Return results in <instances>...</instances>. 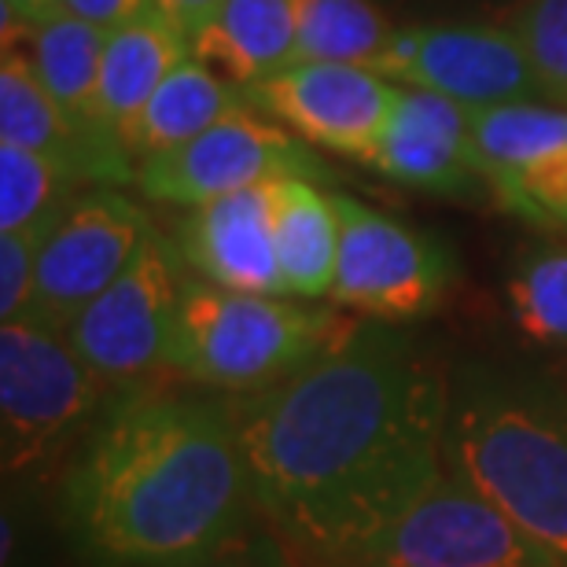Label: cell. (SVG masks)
<instances>
[{"label":"cell","mask_w":567,"mask_h":567,"mask_svg":"<svg viewBox=\"0 0 567 567\" xmlns=\"http://www.w3.org/2000/svg\"><path fill=\"white\" fill-rule=\"evenodd\" d=\"M240 107H247L244 89L229 85L207 63L188 55L155 89L152 100L141 107V115L133 118V126L126 130V147L137 163H144L152 155L174 152V147L196 141L214 122H221L225 115H233Z\"/></svg>","instance_id":"21"},{"label":"cell","mask_w":567,"mask_h":567,"mask_svg":"<svg viewBox=\"0 0 567 567\" xmlns=\"http://www.w3.org/2000/svg\"><path fill=\"white\" fill-rule=\"evenodd\" d=\"M450 383L416 336L354 324L274 391L229 399L255 508L295 553L350 560L446 472Z\"/></svg>","instance_id":"1"},{"label":"cell","mask_w":567,"mask_h":567,"mask_svg":"<svg viewBox=\"0 0 567 567\" xmlns=\"http://www.w3.org/2000/svg\"><path fill=\"white\" fill-rule=\"evenodd\" d=\"M107 383L60 328L33 317L0 324V464L22 475L100 410Z\"/></svg>","instance_id":"5"},{"label":"cell","mask_w":567,"mask_h":567,"mask_svg":"<svg viewBox=\"0 0 567 567\" xmlns=\"http://www.w3.org/2000/svg\"><path fill=\"white\" fill-rule=\"evenodd\" d=\"M188 269L169 236L152 233L104 295L66 324V339L111 391L130 394L166 369L169 332Z\"/></svg>","instance_id":"6"},{"label":"cell","mask_w":567,"mask_h":567,"mask_svg":"<svg viewBox=\"0 0 567 567\" xmlns=\"http://www.w3.org/2000/svg\"><path fill=\"white\" fill-rule=\"evenodd\" d=\"M332 196L343 236L328 299L369 321L399 324L427 317L453 284L450 247L347 192Z\"/></svg>","instance_id":"7"},{"label":"cell","mask_w":567,"mask_h":567,"mask_svg":"<svg viewBox=\"0 0 567 567\" xmlns=\"http://www.w3.org/2000/svg\"><path fill=\"white\" fill-rule=\"evenodd\" d=\"M85 181L60 158L0 144V233H22L55 221Z\"/></svg>","instance_id":"23"},{"label":"cell","mask_w":567,"mask_h":567,"mask_svg":"<svg viewBox=\"0 0 567 567\" xmlns=\"http://www.w3.org/2000/svg\"><path fill=\"white\" fill-rule=\"evenodd\" d=\"M188 55L192 38L158 0H147L107 30L104 63H100V115L122 144L141 107Z\"/></svg>","instance_id":"17"},{"label":"cell","mask_w":567,"mask_h":567,"mask_svg":"<svg viewBox=\"0 0 567 567\" xmlns=\"http://www.w3.org/2000/svg\"><path fill=\"white\" fill-rule=\"evenodd\" d=\"M508 310L524 336L567 350V244H538L508 277Z\"/></svg>","instance_id":"24"},{"label":"cell","mask_w":567,"mask_h":567,"mask_svg":"<svg viewBox=\"0 0 567 567\" xmlns=\"http://www.w3.org/2000/svg\"><path fill=\"white\" fill-rule=\"evenodd\" d=\"M324 567H369V564H350V560H343V564H324Z\"/></svg>","instance_id":"30"},{"label":"cell","mask_w":567,"mask_h":567,"mask_svg":"<svg viewBox=\"0 0 567 567\" xmlns=\"http://www.w3.org/2000/svg\"><path fill=\"white\" fill-rule=\"evenodd\" d=\"M369 166L394 185L435 196L468 199L483 188L491 192L475 152L472 107L424 89L399 85V100Z\"/></svg>","instance_id":"14"},{"label":"cell","mask_w":567,"mask_h":567,"mask_svg":"<svg viewBox=\"0 0 567 567\" xmlns=\"http://www.w3.org/2000/svg\"><path fill=\"white\" fill-rule=\"evenodd\" d=\"M49 225L22 233H0V324L30 313L33 288H38V258Z\"/></svg>","instance_id":"26"},{"label":"cell","mask_w":567,"mask_h":567,"mask_svg":"<svg viewBox=\"0 0 567 567\" xmlns=\"http://www.w3.org/2000/svg\"><path fill=\"white\" fill-rule=\"evenodd\" d=\"M508 30L524 41L549 100H567V0H524Z\"/></svg>","instance_id":"25"},{"label":"cell","mask_w":567,"mask_h":567,"mask_svg":"<svg viewBox=\"0 0 567 567\" xmlns=\"http://www.w3.org/2000/svg\"><path fill=\"white\" fill-rule=\"evenodd\" d=\"M247 93V104L321 152L365 163L383 137L399 85L372 66L291 63Z\"/></svg>","instance_id":"12"},{"label":"cell","mask_w":567,"mask_h":567,"mask_svg":"<svg viewBox=\"0 0 567 567\" xmlns=\"http://www.w3.org/2000/svg\"><path fill=\"white\" fill-rule=\"evenodd\" d=\"M284 177L328 185L336 169L317 155V147L251 104L214 122L196 141L137 163V188L144 196L185 210Z\"/></svg>","instance_id":"8"},{"label":"cell","mask_w":567,"mask_h":567,"mask_svg":"<svg viewBox=\"0 0 567 567\" xmlns=\"http://www.w3.org/2000/svg\"><path fill=\"white\" fill-rule=\"evenodd\" d=\"M391 38L394 27L372 0H299L295 63L372 66Z\"/></svg>","instance_id":"22"},{"label":"cell","mask_w":567,"mask_h":567,"mask_svg":"<svg viewBox=\"0 0 567 567\" xmlns=\"http://www.w3.org/2000/svg\"><path fill=\"white\" fill-rule=\"evenodd\" d=\"M442 464L567 567V394L480 372L450 383Z\"/></svg>","instance_id":"3"},{"label":"cell","mask_w":567,"mask_h":567,"mask_svg":"<svg viewBox=\"0 0 567 567\" xmlns=\"http://www.w3.org/2000/svg\"><path fill=\"white\" fill-rule=\"evenodd\" d=\"M169 16H174L177 22H181V30L188 33L192 41L199 38L203 33V27L218 16V8H221V0H158Z\"/></svg>","instance_id":"28"},{"label":"cell","mask_w":567,"mask_h":567,"mask_svg":"<svg viewBox=\"0 0 567 567\" xmlns=\"http://www.w3.org/2000/svg\"><path fill=\"white\" fill-rule=\"evenodd\" d=\"M291 546L284 542L274 527H247L244 535H236L233 542H225L221 549L207 553V557L181 564V567H295Z\"/></svg>","instance_id":"27"},{"label":"cell","mask_w":567,"mask_h":567,"mask_svg":"<svg viewBox=\"0 0 567 567\" xmlns=\"http://www.w3.org/2000/svg\"><path fill=\"white\" fill-rule=\"evenodd\" d=\"M491 196L542 229H567V111L542 100L472 107Z\"/></svg>","instance_id":"13"},{"label":"cell","mask_w":567,"mask_h":567,"mask_svg":"<svg viewBox=\"0 0 567 567\" xmlns=\"http://www.w3.org/2000/svg\"><path fill=\"white\" fill-rule=\"evenodd\" d=\"M0 11H4V27H33L52 16L55 0H4Z\"/></svg>","instance_id":"29"},{"label":"cell","mask_w":567,"mask_h":567,"mask_svg":"<svg viewBox=\"0 0 567 567\" xmlns=\"http://www.w3.org/2000/svg\"><path fill=\"white\" fill-rule=\"evenodd\" d=\"M274 236L284 295L302 302L328 299L339 266V236H343L332 192L306 177L277 181Z\"/></svg>","instance_id":"20"},{"label":"cell","mask_w":567,"mask_h":567,"mask_svg":"<svg viewBox=\"0 0 567 567\" xmlns=\"http://www.w3.org/2000/svg\"><path fill=\"white\" fill-rule=\"evenodd\" d=\"M350 328L354 321L328 306L229 291L188 277L169 332L166 369L196 388L247 399L299 377Z\"/></svg>","instance_id":"4"},{"label":"cell","mask_w":567,"mask_h":567,"mask_svg":"<svg viewBox=\"0 0 567 567\" xmlns=\"http://www.w3.org/2000/svg\"><path fill=\"white\" fill-rule=\"evenodd\" d=\"M229 402L118 394L63 480V524L96 567H181L258 524Z\"/></svg>","instance_id":"2"},{"label":"cell","mask_w":567,"mask_h":567,"mask_svg":"<svg viewBox=\"0 0 567 567\" xmlns=\"http://www.w3.org/2000/svg\"><path fill=\"white\" fill-rule=\"evenodd\" d=\"M299 0H221L192 55L236 89H251L295 63Z\"/></svg>","instance_id":"19"},{"label":"cell","mask_w":567,"mask_h":567,"mask_svg":"<svg viewBox=\"0 0 567 567\" xmlns=\"http://www.w3.org/2000/svg\"><path fill=\"white\" fill-rule=\"evenodd\" d=\"M155 233L147 210L118 188L78 192L60 218L49 225L38 258V288H33V321L60 328L104 295L126 266L137 258L147 236Z\"/></svg>","instance_id":"10"},{"label":"cell","mask_w":567,"mask_h":567,"mask_svg":"<svg viewBox=\"0 0 567 567\" xmlns=\"http://www.w3.org/2000/svg\"><path fill=\"white\" fill-rule=\"evenodd\" d=\"M372 71L391 78L394 85L424 89L464 107H497L546 96L524 41L508 27L394 30Z\"/></svg>","instance_id":"11"},{"label":"cell","mask_w":567,"mask_h":567,"mask_svg":"<svg viewBox=\"0 0 567 567\" xmlns=\"http://www.w3.org/2000/svg\"><path fill=\"white\" fill-rule=\"evenodd\" d=\"M274 199L277 181H266L181 214L169 240L188 274L229 291L284 295Z\"/></svg>","instance_id":"15"},{"label":"cell","mask_w":567,"mask_h":567,"mask_svg":"<svg viewBox=\"0 0 567 567\" xmlns=\"http://www.w3.org/2000/svg\"><path fill=\"white\" fill-rule=\"evenodd\" d=\"M4 44L27 52L44 89L60 100L74 126L93 137L122 141L100 115V63H104L107 30L66 16V11H52L33 27H4Z\"/></svg>","instance_id":"18"},{"label":"cell","mask_w":567,"mask_h":567,"mask_svg":"<svg viewBox=\"0 0 567 567\" xmlns=\"http://www.w3.org/2000/svg\"><path fill=\"white\" fill-rule=\"evenodd\" d=\"M343 564V560H336ZM350 564L369 567H560L502 508L442 472Z\"/></svg>","instance_id":"9"},{"label":"cell","mask_w":567,"mask_h":567,"mask_svg":"<svg viewBox=\"0 0 567 567\" xmlns=\"http://www.w3.org/2000/svg\"><path fill=\"white\" fill-rule=\"evenodd\" d=\"M0 144L30 147V152L60 158L85 185L111 188L137 181V158L122 141H104L74 126L27 52L4 44L0 60Z\"/></svg>","instance_id":"16"}]
</instances>
